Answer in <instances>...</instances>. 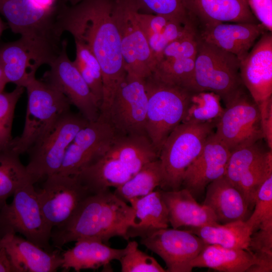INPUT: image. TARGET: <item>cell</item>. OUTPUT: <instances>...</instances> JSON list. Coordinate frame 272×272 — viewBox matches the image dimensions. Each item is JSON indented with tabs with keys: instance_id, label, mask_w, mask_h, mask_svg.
Masks as SVG:
<instances>
[{
	"instance_id": "cell-1",
	"label": "cell",
	"mask_w": 272,
	"mask_h": 272,
	"mask_svg": "<svg viewBox=\"0 0 272 272\" xmlns=\"http://www.w3.org/2000/svg\"><path fill=\"white\" fill-rule=\"evenodd\" d=\"M114 0H82L75 5L60 1L58 20L67 31L87 47L102 71L103 98L100 114L106 116L114 96L126 77L118 29L114 19Z\"/></svg>"
},
{
	"instance_id": "cell-2",
	"label": "cell",
	"mask_w": 272,
	"mask_h": 272,
	"mask_svg": "<svg viewBox=\"0 0 272 272\" xmlns=\"http://www.w3.org/2000/svg\"><path fill=\"white\" fill-rule=\"evenodd\" d=\"M134 217L132 207L107 189L88 196L67 223L53 228L51 240L57 248L84 238L98 239L106 244L115 236L128 240Z\"/></svg>"
},
{
	"instance_id": "cell-3",
	"label": "cell",
	"mask_w": 272,
	"mask_h": 272,
	"mask_svg": "<svg viewBox=\"0 0 272 272\" xmlns=\"http://www.w3.org/2000/svg\"><path fill=\"white\" fill-rule=\"evenodd\" d=\"M159 155L147 135H117L76 175L93 193L117 188Z\"/></svg>"
},
{
	"instance_id": "cell-4",
	"label": "cell",
	"mask_w": 272,
	"mask_h": 272,
	"mask_svg": "<svg viewBox=\"0 0 272 272\" xmlns=\"http://www.w3.org/2000/svg\"><path fill=\"white\" fill-rule=\"evenodd\" d=\"M57 0H0V14L12 31L42 61L49 64L60 53L63 33Z\"/></svg>"
},
{
	"instance_id": "cell-5",
	"label": "cell",
	"mask_w": 272,
	"mask_h": 272,
	"mask_svg": "<svg viewBox=\"0 0 272 272\" xmlns=\"http://www.w3.org/2000/svg\"><path fill=\"white\" fill-rule=\"evenodd\" d=\"M217 122H181L169 134L158 158L162 172L159 186L161 190L174 191L181 188L185 172L215 131Z\"/></svg>"
},
{
	"instance_id": "cell-6",
	"label": "cell",
	"mask_w": 272,
	"mask_h": 272,
	"mask_svg": "<svg viewBox=\"0 0 272 272\" xmlns=\"http://www.w3.org/2000/svg\"><path fill=\"white\" fill-rule=\"evenodd\" d=\"M145 82L148 97L147 135L159 156L169 134L182 122L193 92L163 82L152 74Z\"/></svg>"
},
{
	"instance_id": "cell-7",
	"label": "cell",
	"mask_w": 272,
	"mask_h": 272,
	"mask_svg": "<svg viewBox=\"0 0 272 272\" xmlns=\"http://www.w3.org/2000/svg\"><path fill=\"white\" fill-rule=\"evenodd\" d=\"M240 65V60L235 55L203 41L197 35L194 92H213L226 104L244 86Z\"/></svg>"
},
{
	"instance_id": "cell-8",
	"label": "cell",
	"mask_w": 272,
	"mask_h": 272,
	"mask_svg": "<svg viewBox=\"0 0 272 272\" xmlns=\"http://www.w3.org/2000/svg\"><path fill=\"white\" fill-rule=\"evenodd\" d=\"M28 102L23 132L13 139L12 149L20 155L43 135L63 114L71 110V104L58 90L36 78L25 87Z\"/></svg>"
},
{
	"instance_id": "cell-9",
	"label": "cell",
	"mask_w": 272,
	"mask_h": 272,
	"mask_svg": "<svg viewBox=\"0 0 272 272\" xmlns=\"http://www.w3.org/2000/svg\"><path fill=\"white\" fill-rule=\"evenodd\" d=\"M89 122L80 112L70 110L61 115L29 148L26 152L29 161L26 167L35 183L58 172L68 147Z\"/></svg>"
},
{
	"instance_id": "cell-10",
	"label": "cell",
	"mask_w": 272,
	"mask_h": 272,
	"mask_svg": "<svg viewBox=\"0 0 272 272\" xmlns=\"http://www.w3.org/2000/svg\"><path fill=\"white\" fill-rule=\"evenodd\" d=\"M32 183L21 187L12 202L0 210V236L19 233L27 240L49 251L53 228L44 218Z\"/></svg>"
},
{
	"instance_id": "cell-11",
	"label": "cell",
	"mask_w": 272,
	"mask_h": 272,
	"mask_svg": "<svg viewBox=\"0 0 272 272\" xmlns=\"http://www.w3.org/2000/svg\"><path fill=\"white\" fill-rule=\"evenodd\" d=\"M215 132L230 152L263 139L259 106L245 86L225 104Z\"/></svg>"
},
{
	"instance_id": "cell-12",
	"label": "cell",
	"mask_w": 272,
	"mask_h": 272,
	"mask_svg": "<svg viewBox=\"0 0 272 272\" xmlns=\"http://www.w3.org/2000/svg\"><path fill=\"white\" fill-rule=\"evenodd\" d=\"M135 0H114V16L127 76L146 79L153 72L151 51L138 18Z\"/></svg>"
},
{
	"instance_id": "cell-13",
	"label": "cell",
	"mask_w": 272,
	"mask_h": 272,
	"mask_svg": "<svg viewBox=\"0 0 272 272\" xmlns=\"http://www.w3.org/2000/svg\"><path fill=\"white\" fill-rule=\"evenodd\" d=\"M92 194L76 175L56 173L46 177L37 196L44 218L53 228L67 223Z\"/></svg>"
},
{
	"instance_id": "cell-14",
	"label": "cell",
	"mask_w": 272,
	"mask_h": 272,
	"mask_svg": "<svg viewBox=\"0 0 272 272\" xmlns=\"http://www.w3.org/2000/svg\"><path fill=\"white\" fill-rule=\"evenodd\" d=\"M147 107L145 79L126 75L105 117L118 135H147Z\"/></svg>"
},
{
	"instance_id": "cell-15",
	"label": "cell",
	"mask_w": 272,
	"mask_h": 272,
	"mask_svg": "<svg viewBox=\"0 0 272 272\" xmlns=\"http://www.w3.org/2000/svg\"><path fill=\"white\" fill-rule=\"evenodd\" d=\"M67 41H62L59 54L48 64L50 69L42 81L62 93L89 121L96 120L100 115V105L80 72L69 58Z\"/></svg>"
},
{
	"instance_id": "cell-16",
	"label": "cell",
	"mask_w": 272,
	"mask_h": 272,
	"mask_svg": "<svg viewBox=\"0 0 272 272\" xmlns=\"http://www.w3.org/2000/svg\"><path fill=\"white\" fill-rule=\"evenodd\" d=\"M141 243L164 261L168 272H191V261L208 245L188 230L161 228L143 235Z\"/></svg>"
},
{
	"instance_id": "cell-17",
	"label": "cell",
	"mask_w": 272,
	"mask_h": 272,
	"mask_svg": "<svg viewBox=\"0 0 272 272\" xmlns=\"http://www.w3.org/2000/svg\"><path fill=\"white\" fill-rule=\"evenodd\" d=\"M118 134L108 120L100 114L81 129L68 147L57 173L75 175L104 151Z\"/></svg>"
},
{
	"instance_id": "cell-18",
	"label": "cell",
	"mask_w": 272,
	"mask_h": 272,
	"mask_svg": "<svg viewBox=\"0 0 272 272\" xmlns=\"http://www.w3.org/2000/svg\"><path fill=\"white\" fill-rule=\"evenodd\" d=\"M230 153L214 131L185 172L181 188L188 190L194 198L203 194L210 183L224 176Z\"/></svg>"
},
{
	"instance_id": "cell-19",
	"label": "cell",
	"mask_w": 272,
	"mask_h": 272,
	"mask_svg": "<svg viewBox=\"0 0 272 272\" xmlns=\"http://www.w3.org/2000/svg\"><path fill=\"white\" fill-rule=\"evenodd\" d=\"M242 82L258 105L272 97V34L266 31L240 61Z\"/></svg>"
},
{
	"instance_id": "cell-20",
	"label": "cell",
	"mask_w": 272,
	"mask_h": 272,
	"mask_svg": "<svg viewBox=\"0 0 272 272\" xmlns=\"http://www.w3.org/2000/svg\"><path fill=\"white\" fill-rule=\"evenodd\" d=\"M190 264L192 268L208 267L221 272H271L272 256L208 244Z\"/></svg>"
},
{
	"instance_id": "cell-21",
	"label": "cell",
	"mask_w": 272,
	"mask_h": 272,
	"mask_svg": "<svg viewBox=\"0 0 272 272\" xmlns=\"http://www.w3.org/2000/svg\"><path fill=\"white\" fill-rule=\"evenodd\" d=\"M266 31L259 23H219L196 28L200 39L235 55L240 61Z\"/></svg>"
},
{
	"instance_id": "cell-22",
	"label": "cell",
	"mask_w": 272,
	"mask_h": 272,
	"mask_svg": "<svg viewBox=\"0 0 272 272\" xmlns=\"http://www.w3.org/2000/svg\"><path fill=\"white\" fill-rule=\"evenodd\" d=\"M0 241L13 272H54L61 267L62 256L58 251L46 250L16 234H5Z\"/></svg>"
},
{
	"instance_id": "cell-23",
	"label": "cell",
	"mask_w": 272,
	"mask_h": 272,
	"mask_svg": "<svg viewBox=\"0 0 272 272\" xmlns=\"http://www.w3.org/2000/svg\"><path fill=\"white\" fill-rule=\"evenodd\" d=\"M183 3L196 28L219 23H259L247 0H183Z\"/></svg>"
},
{
	"instance_id": "cell-24",
	"label": "cell",
	"mask_w": 272,
	"mask_h": 272,
	"mask_svg": "<svg viewBox=\"0 0 272 272\" xmlns=\"http://www.w3.org/2000/svg\"><path fill=\"white\" fill-rule=\"evenodd\" d=\"M168 211L169 224L173 228L200 227L219 225L212 211L199 205L186 189L160 190Z\"/></svg>"
},
{
	"instance_id": "cell-25",
	"label": "cell",
	"mask_w": 272,
	"mask_h": 272,
	"mask_svg": "<svg viewBox=\"0 0 272 272\" xmlns=\"http://www.w3.org/2000/svg\"><path fill=\"white\" fill-rule=\"evenodd\" d=\"M202 205L214 213L219 224L245 221L249 206L241 191L223 176L206 188Z\"/></svg>"
},
{
	"instance_id": "cell-26",
	"label": "cell",
	"mask_w": 272,
	"mask_h": 272,
	"mask_svg": "<svg viewBox=\"0 0 272 272\" xmlns=\"http://www.w3.org/2000/svg\"><path fill=\"white\" fill-rule=\"evenodd\" d=\"M125 252V248L110 247L102 241L94 238H84L75 241V246L61 254V268L64 271L71 268L76 271L82 269H97L100 267L111 269L110 262L119 260Z\"/></svg>"
},
{
	"instance_id": "cell-27",
	"label": "cell",
	"mask_w": 272,
	"mask_h": 272,
	"mask_svg": "<svg viewBox=\"0 0 272 272\" xmlns=\"http://www.w3.org/2000/svg\"><path fill=\"white\" fill-rule=\"evenodd\" d=\"M137 18L149 46L153 70L169 44L196 27L191 19L185 22L165 16L139 11L137 13Z\"/></svg>"
},
{
	"instance_id": "cell-28",
	"label": "cell",
	"mask_w": 272,
	"mask_h": 272,
	"mask_svg": "<svg viewBox=\"0 0 272 272\" xmlns=\"http://www.w3.org/2000/svg\"><path fill=\"white\" fill-rule=\"evenodd\" d=\"M0 64L8 83L25 88L43 63L19 39L0 45Z\"/></svg>"
},
{
	"instance_id": "cell-29",
	"label": "cell",
	"mask_w": 272,
	"mask_h": 272,
	"mask_svg": "<svg viewBox=\"0 0 272 272\" xmlns=\"http://www.w3.org/2000/svg\"><path fill=\"white\" fill-rule=\"evenodd\" d=\"M128 202L134 212L133 224L127 233L128 239L141 237L152 230L168 227V211L160 190L131 198Z\"/></svg>"
},
{
	"instance_id": "cell-30",
	"label": "cell",
	"mask_w": 272,
	"mask_h": 272,
	"mask_svg": "<svg viewBox=\"0 0 272 272\" xmlns=\"http://www.w3.org/2000/svg\"><path fill=\"white\" fill-rule=\"evenodd\" d=\"M187 230L200 237L207 244L249 250L250 236L253 233L245 221L225 224L189 227Z\"/></svg>"
},
{
	"instance_id": "cell-31",
	"label": "cell",
	"mask_w": 272,
	"mask_h": 272,
	"mask_svg": "<svg viewBox=\"0 0 272 272\" xmlns=\"http://www.w3.org/2000/svg\"><path fill=\"white\" fill-rule=\"evenodd\" d=\"M20 155L11 146L0 150V210L17 190L28 183H35Z\"/></svg>"
},
{
	"instance_id": "cell-32",
	"label": "cell",
	"mask_w": 272,
	"mask_h": 272,
	"mask_svg": "<svg viewBox=\"0 0 272 272\" xmlns=\"http://www.w3.org/2000/svg\"><path fill=\"white\" fill-rule=\"evenodd\" d=\"M162 172L159 159L145 165L131 178L115 188L114 193L126 202L145 196L160 185Z\"/></svg>"
},
{
	"instance_id": "cell-33",
	"label": "cell",
	"mask_w": 272,
	"mask_h": 272,
	"mask_svg": "<svg viewBox=\"0 0 272 272\" xmlns=\"http://www.w3.org/2000/svg\"><path fill=\"white\" fill-rule=\"evenodd\" d=\"M220 97L212 92H193L182 122L218 121L223 113Z\"/></svg>"
},
{
	"instance_id": "cell-34",
	"label": "cell",
	"mask_w": 272,
	"mask_h": 272,
	"mask_svg": "<svg viewBox=\"0 0 272 272\" xmlns=\"http://www.w3.org/2000/svg\"><path fill=\"white\" fill-rule=\"evenodd\" d=\"M75 42L76 57L74 63L100 107L103 98V81L100 65L87 47L78 41Z\"/></svg>"
},
{
	"instance_id": "cell-35",
	"label": "cell",
	"mask_w": 272,
	"mask_h": 272,
	"mask_svg": "<svg viewBox=\"0 0 272 272\" xmlns=\"http://www.w3.org/2000/svg\"><path fill=\"white\" fill-rule=\"evenodd\" d=\"M259 142L231 152L224 176L237 187L243 174L267 151Z\"/></svg>"
},
{
	"instance_id": "cell-36",
	"label": "cell",
	"mask_w": 272,
	"mask_h": 272,
	"mask_svg": "<svg viewBox=\"0 0 272 272\" xmlns=\"http://www.w3.org/2000/svg\"><path fill=\"white\" fill-rule=\"evenodd\" d=\"M272 175V151H267L263 156L242 176L238 185L249 208L254 206L257 192L260 186Z\"/></svg>"
},
{
	"instance_id": "cell-37",
	"label": "cell",
	"mask_w": 272,
	"mask_h": 272,
	"mask_svg": "<svg viewBox=\"0 0 272 272\" xmlns=\"http://www.w3.org/2000/svg\"><path fill=\"white\" fill-rule=\"evenodd\" d=\"M254 206L253 213L245 220L252 232L259 228L272 227V175L258 190Z\"/></svg>"
},
{
	"instance_id": "cell-38",
	"label": "cell",
	"mask_w": 272,
	"mask_h": 272,
	"mask_svg": "<svg viewBox=\"0 0 272 272\" xmlns=\"http://www.w3.org/2000/svg\"><path fill=\"white\" fill-rule=\"evenodd\" d=\"M24 88L16 86L10 92H0V150L11 146L15 109Z\"/></svg>"
},
{
	"instance_id": "cell-39",
	"label": "cell",
	"mask_w": 272,
	"mask_h": 272,
	"mask_svg": "<svg viewBox=\"0 0 272 272\" xmlns=\"http://www.w3.org/2000/svg\"><path fill=\"white\" fill-rule=\"evenodd\" d=\"M124 255L119 259L122 272H165L152 256L141 251L135 241L128 242Z\"/></svg>"
},
{
	"instance_id": "cell-40",
	"label": "cell",
	"mask_w": 272,
	"mask_h": 272,
	"mask_svg": "<svg viewBox=\"0 0 272 272\" xmlns=\"http://www.w3.org/2000/svg\"><path fill=\"white\" fill-rule=\"evenodd\" d=\"M139 12L165 16L183 21L190 20L183 0H135Z\"/></svg>"
},
{
	"instance_id": "cell-41",
	"label": "cell",
	"mask_w": 272,
	"mask_h": 272,
	"mask_svg": "<svg viewBox=\"0 0 272 272\" xmlns=\"http://www.w3.org/2000/svg\"><path fill=\"white\" fill-rule=\"evenodd\" d=\"M249 250L253 253L272 254V227L259 228L250 236Z\"/></svg>"
},
{
	"instance_id": "cell-42",
	"label": "cell",
	"mask_w": 272,
	"mask_h": 272,
	"mask_svg": "<svg viewBox=\"0 0 272 272\" xmlns=\"http://www.w3.org/2000/svg\"><path fill=\"white\" fill-rule=\"evenodd\" d=\"M257 20L268 31H272V0H247Z\"/></svg>"
},
{
	"instance_id": "cell-43",
	"label": "cell",
	"mask_w": 272,
	"mask_h": 272,
	"mask_svg": "<svg viewBox=\"0 0 272 272\" xmlns=\"http://www.w3.org/2000/svg\"><path fill=\"white\" fill-rule=\"evenodd\" d=\"M258 105L260 110L263 139L269 150H272V97Z\"/></svg>"
},
{
	"instance_id": "cell-44",
	"label": "cell",
	"mask_w": 272,
	"mask_h": 272,
	"mask_svg": "<svg viewBox=\"0 0 272 272\" xmlns=\"http://www.w3.org/2000/svg\"><path fill=\"white\" fill-rule=\"evenodd\" d=\"M12 271L13 270L9 258L0 241V272Z\"/></svg>"
},
{
	"instance_id": "cell-45",
	"label": "cell",
	"mask_w": 272,
	"mask_h": 272,
	"mask_svg": "<svg viewBox=\"0 0 272 272\" xmlns=\"http://www.w3.org/2000/svg\"><path fill=\"white\" fill-rule=\"evenodd\" d=\"M8 83L4 75L3 69L0 64V92H3L4 88Z\"/></svg>"
},
{
	"instance_id": "cell-46",
	"label": "cell",
	"mask_w": 272,
	"mask_h": 272,
	"mask_svg": "<svg viewBox=\"0 0 272 272\" xmlns=\"http://www.w3.org/2000/svg\"><path fill=\"white\" fill-rule=\"evenodd\" d=\"M7 24L2 20L0 17V37L4 30L7 29Z\"/></svg>"
},
{
	"instance_id": "cell-47",
	"label": "cell",
	"mask_w": 272,
	"mask_h": 272,
	"mask_svg": "<svg viewBox=\"0 0 272 272\" xmlns=\"http://www.w3.org/2000/svg\"><path fill=\"white\" fill-rule=\"evenodd\" d=\"M71 5H75L81 2L82 0H64Z\"/></svg>"
},
{
	"instance_id": "cell-48",
	"label": "cell",
	"mask_w": 272,
	"mask_h": 272,
	"mask_svg": "<svg viewBox=\"0 0 272 272\" xmlns=\"http://www.w3.org/2000/svg\"><path fill=\"white\" fill-rule=\"evenodd\" d=\"M1 238V236H0V238Z\"/></svg>"
}]
</instances>
